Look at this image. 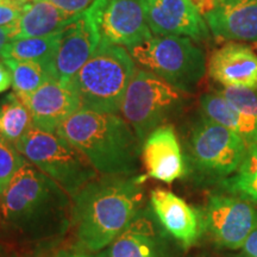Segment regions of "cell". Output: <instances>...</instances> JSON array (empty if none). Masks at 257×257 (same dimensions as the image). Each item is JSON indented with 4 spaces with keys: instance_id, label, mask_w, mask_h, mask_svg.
Wrapping results in <instances>:
<instances>
[{
    "instance_id": "cell-1",
    "label": "cell",
    "mask_w": 257,
    "mask_h": 257,
    "mask_svg": "<svg viewBox=\"0 0 257 257\" xmlns=\"http://www.w3.org/2000/svg\"><path fill=\"white\" fill-rule=\"evenodd\" d=\"M72 197L30 162L0 197L3 229L24 242L60 238L72 226Z\"/></svg>"
},
{
    "instance_id": "cell-2",
    "label": "cell",
    "mask_w": 257,
    "mask_h": 257,
    "mask_svg": "<svg viewBox=\"0 0 257 257\" xmlns=\"http://www.w3.org/2000/svg\"><path fill=\"white\" fill-rule=\"evenodd\" d=\"M144 176L92 180L72 198V226L79 248L99 252L110 245L143 208Z\"/></svg>"
},
{
    "instance_id": "cell-3",
    "label": "cell",
    "mask_w": 257,
    "mask_h": 257,
    "mask_svg": "<svg viewBox=\"0 0 257 257\" xmlns=\"http://www.w3.org/2000/svg\"><path fill=\"white\" fill-rule=\"evenodd\" d=\"M57 133L88 160L99 175L135 176L140 170L142 143L120 115L80 108Z\"/></svg>"
},
{
    "instance_id": "cell-4",
    "label": "cell",
    "mask_w": 257,
    "mask_h": 257,
    "mask_svg": "<svg viewBox=\"0 0 257 257\" xmlns=\"http://www.w3.org/2000/svg\"><path fill=\"white\" fill-rule=\"evenodd\" d=\"M136 69V62L126 48L99 44L91 59L72 79L81 100V108L104 113L120 112Z\"/></svg>"
},
{
    "instance_id": "cell-5",
    "label": "cell",
    "mask_w": 257,
    "mask_h": 257,
    "mask_svg": "<svg viewBox=\"0 0 257 257\" xmlns=\"http://www.w3.org/2000/svg\"><path fill=\"white\" fill-rule=\"evenodd\" d=\"M24 159L59 184L70 197L99 176L81 153L55 131L32 126L16 144Z\"/></svg>"
},
{
    "instance_id": "cell-6",
    "label": "cell",
    "mask_w": 257,
    "mask_h": 257,
    "mask_svg": "<svg viewBox=\"0 0 257 257\" xmlns=\"http://www.w3.org/2000/svg\"><path fill=\"white\" fill-rule=\"evenodd\" d=\"M140 68L187 93L206 73L204 51L188 37L156 36L127 48Z\"/></svg>"
},
{
    "instance_id": "cell-7",
    "label": "cell",
    "mask_w": 257,
    "mask_h": 257,
    "mask_svg": "<svg viewBox=\"0 0 257 257\" xmlns=\"http://www.w3.org/2000/svg\"><path fill=\"white\" fill-rule=\"evenodd\" d=\"M185 94L155 74L137 68L121 102V117L143 143L148 135L181 108Z\"/></svg>"
},
{
    "instance_id": "cell-8",
    "label": "cell",
    "mask_w": 257,
    "mask_h": 257,
    "mask_svg": "<svg viewBox=\"0 0 257 257\" xmlns=\"http://www.w3.org/2000/svg\"><path fill=\"white\" fill-rule=\"evenodd\" d=\"M248 150L243 138L204 114L189 137V153L199 172L217 178L234 174Z\"/></svg>"
},
{
    "instance_id": "cell-9",
    "label": "cell",
    "mask_w": 257,
    "mask_h": 257,
    "mask_svg": "<svg viewBox=\"0 0 257 257\" xmlns=\"http://www.w3.org/2000/svg\"><path fill=\"white\" fill-rule=\"evenodd\" d=\"M87 10L100 34V43L131 48L153 37L144 0H94Z\"/></svg>"
},
{
    "instance_id": "cell-10",
    "label": "cell",
    "mask_w": 257,
    "mask_h": 257,
    "mask_svg": "<svg viewBox=\"0 0 257 257\" xmlns=\"http://www.w3.org/2000/svg\"><path fill=\"white\" fill-rule=\"evenodd\" d=\"M202 213L205 231L218 245L226 249H242L257 229L256 207L236 195H212Z\"/></svg>"
},
{
    "instance_id": "cell-11",
    "label": "cell",
    "mask_w": 257,
    "mask_h": 257,
    "mask_svg": "<svg viewBox=\"0 0 257 257\" xmlns=\"http://www.w3.org/2000/svg\"><path fill=\"white\" fill-rule=\"evenodd\" d=\"M195 5L214 37L257 42V0H200Z\"/></svg>"
},
{
    "instance_id": "cell-12",
    "label": "cell",
    "mask_w": 257,
    "mask_h": 257,
    "mask_svg": "<svg viewBox=\"0 0 257 257\" xmlns=\"http://www.w3.org/2000/svg\"><path fill=\"white\" fill-rule=\"evenodd\" d=\"M146 17L153 35L184 36L194 42L210 38V29L192 0H144Z\"/></svg>"
},
{
    "instance_id": "cell-13",
    "label": "cell",
    "mask_w": 257,
    "mask_h": 257,
    "mask_svg": "<svg viewBox=\"0 0 257 257\" xmlns=\"http://www.w3.org/2000/svg\"><path fill=\"white\" fill-rule=\"evenodd\" d=\"M100 34L88 10L62 31L53 63V79L70 82L100 44Z\"/></svg>"
},
{
    "instance_id": "cell-14",
    "label": "cell",
    "mask_w": 257,
    "mask_h": 257,
    "mask_svg": "<svg viewBox=\"0 0 257 257\" xmlns=\"http://www.w3.org/2000/svg\"><path fill=\"white\" fill-rule=\"evenodd\" d=\"M150 207L162 229L184 248L194 245L205 231L204 213L170 191L154 189Z\"/></svg>"
},
{
    "instance_id": "cell-15",
    "label": "cell",
    "mask_w": 257,
    "mask_h": 257,
    "mask_svg": "<svg viewBox=\"0 0 257 257\" xmlns=\"http://www.w3.org/2000/svg\"><path fill=\"white\" fill-rule=\"evenodd\" d=\"M23 102L31 113L35 127L55 133L64 121L81 108V100L73 82L49 80Z\"/></svg>"
},
{
    "instance_id": "cell-16",
    "label": "cell",
    "mask_w": 257,
    "mask_h": 257,
    "mask_svg": "<svg viewBox=\"0 0 257 257\" xmlns=\"http://www.w3.org/2000/svg\"><path fill=\"white\" fill-rule=\"evenodd\" d=\"M141 160L147 175L157 181L172 184L185 176L187 168L173 125H161L148 135L142 143Z\"/></svg>"
},
{
    "instance_id": "cell-17",
    "label": "cell",
    "mask_w": 257,
    "mask_h": 257,
    "mask_svg": "<svg viewBox=\"0 0 257 257\" xmlns=\"http://www.w3.org/2000/svg\"><path fill=\"white\" fill-rule=\"evenodd\" d=\"M153 211L142 208L126 229L95 257H169Z\"/></svg>"
},
{
    "instance_id": "cell-18",
    "label": "cell",
    "mask_w": 257,
    "mask_h": 257,
    "mask_svg": "<svg viewBox=\"0 0 257 257\" xmlns=\"http://www.w3.org/2000/svg\"><path fill=\"white\" fill-rule=\"evenodd\" d=\"M208 75L225 87L257 88V54L246 44L229 42L212 51Z\"/></svg>"
},
{
    "instance_id": "cell-19",
    "label": "cell",
    "mask_w": 257,
    "mask_h": 257,
    "mask_svg": "<svg viewBox=\"0 0 257 257\" xmlns=\"http://www.w3.org/2000/svg\"><path fill=\"white\" fill-rule=\"evenodd\" d=\"M81 15L67 14L46 0L28 3L17 23L14 40L44 37L57 34L74 23Z\"/></svg>"
},
{
    "instance_id": "cell-20",
    "label": "cell",
    "mask_w": 257,
    "mask_h": 257,
    "mask_svg": "<svg viewBox=\"0 0 257 257\" xmlns=\"http://www.w3.org/2000/svg\"><path fill=\"white\" fill-rule=\"evenodd\" d=\"M200 107L205 117L233 131L243 138L248 147L257 143L256 118L239 111L218 92L201 95Z\"/></svg>"
},
{
    "instance_id": "cell-21",
    "label": "cell",
    "mask_w": 257,
    "mask_h": 257,
    "mask_svg": "<svg viewBox=\"0 0 257 257\" xmlns=\"http://www.w3.org/2000/svg\"><path fill=\"white\" fill-rule=\"evenodd\" d=\"M61 36H62V31L44 37L14 40L6 44L0 59L53 63L56 51L59 49Z\"/></svg>"
},
{
    "instance_id": "cell-22",
    "label": "cell",
    "mask_w": 257,
    "mask_h": 257,
    "mask_svg": "<svg viewBox=\"0 0 257 257\" xmlns=\"http://www.w3.org/2000/svg\"><path fill=\"white\" fill-rule=\"evenodd\" d=\"M32 126L28 106L15 92L9 93L0 101V136L16 146Z\"/></svg>"
},
{
    "instance_id": "cell-23",
    "label": "cell",
    "mask_w": 257,
    "mask_h": 257,
    "mask_svg": "<svg viewBox=\"0 0 257 257\" xmlns=\"http://www.w3.org/2000/svg\"><path fill=\"white\" fill-rule=\"evenodd\" d=\"M12 75V88L22 100L53 79L51 63L5 59Z\"/></svg>"
},
{
    "instance_id": "cell-24",
    "label": "cell",
    "mask_w": 257,
    "mask_h": 257,
    "mask_svg": "<svg viewBox=\"0 0 257 257\" xmlns=\"http://www.w3.org/2000/svg\"><path fill=\"white\" fill-rule=\"evenodd\" d=\"M223 186L232 195L257 205V143L248 147L239 168L223 180Z\"/></svg>"
},
{
    "instance_id": "cell-25",
    "label": "cell",
    "mask_w": 257,
    "mask_h": 257,
    "mask_svg": "<svg viewBox=\"0 0 257 257\" xmlns=\"http://www.w3.org/2000/svg\"><path fill=\"white\" fill-rule=\"evenodd\" d=\"M25 161L15 144L0 136V197L8 189Z\"/></svg>"
},
{
    "instance_id": "cell-26",
    "label": "cell",
    "mask_w": 257,
    "mask_h": 257,
    "mask_svg": "<svg viewBox=\"0 0 257 257\" xmlns=\"http://www.w3.org/2000/svg\"><path fill=\"white\" fill-rule=\"evenodd\" d=\"M231 105L257 119V88L225 87L217 91Z\"/></svg>"
},
{
    "instance_id": "cell-27",
    "label": "cell",
    "mask_w": 257,
    "mask_h": 257,
    "mask_svg": "<svg viewBox=\"0 0 257 257\" xmlns=\"http://www.w3.org/2000/svg\"><path fill=\"white\" fill-rule=\"evenodd\" d=\"M27 4V0H3L0 3V27L17 24Z\"/></svg>"
},
{
    "instance_id": "cell-28",
    "label": "cell",
    "mask_w": 257,
    "mask_h": 257,
    "mask_svg": "<svg viewBox=\"0 0 257 257\" xmlns=\"http://www.w3.org/2000/svg\"><path fill=\"white\" fill-rule=\"evenodd\" d=\"M28 3L36 2V0H27ZM50 4L55 5L62 11L70 15H79L85 12L89 6L93 4L94 0H46Z\"/></svg>"
},
{
    "instance_id": "cell-29",
    "label": "cell",
    "mask_w": 257,
    "mask_h": 257,
    "mask_svg": "<svg viewBox=\"0 0 257 257\" xmlns=\"http://www.w3.org/2000/svg\"><path fill=\"white\" fill-rule=\"evenodd\" d=\"M243 257H257V229L250 234L242 248Z\"/></svg>"
},
{
    "instance_id": "cell-30",
    "label": "cell",
    "mask_w": 257,
    "mask_h": 257,
    "mask_svg": "<svg viewBox=\"0 0 257 257\" xmlns=\"http://www.w3.org/2000/svg\"><path fill=\"white\" fill-rule=\"evenodd\" d=\"M16 30H17V24L11 25V27H0V55L6 44L14 41Z\"/></svg>"
},
{
    "instance_id": "cell-31",
    "label": "cell",
    "mask_w": 257,
    "mask_h": 257,
    "mask_svg": "<svg viewBox=\"0 0 257 257\" xmlns=\"http://www.w3.org/2000/svg\"><path fill=\"white\" fill-rule=\"evenodd\" d=\"M10 86H12V75L4 60L0 59V93L5 92Z\"/></svg>"
},
{
    "instance_id": "cell-32",
    "label": "cell",
    "mask_w": 257,
    "mask_h": 257,
    "mask_svg": "<svg viewBox=\"0 0 257 257\" xmlns=\"http://www.w3.org/2000/svg\"><path fill=\"white\" fill-rule=\"evenodd\" d=\"M54 257H93L89 255L88 251L81 248H68V249H61L57 251ZM95 257V256H94Z\"/></svg>"
},
{
    "instance_id": "cell-33",
    "label": "cell",
    "mask_w": 257,
    "mask_h": 257,
    "mask_svg": "<svg viewBox=\"0 0 257 257\" xmlns=\"http://www.w3.org/2000/svg\"><path fill=\"white\" fill-rule=\"evenodd\" d=\"M0 257H21L18 252L12 246L6 245L5 243L0 242Z\"/></svg>"
},
{
    "instance_id": "cell-34",
    "label": "cell",
    "mask_w": 257,
    "mask_h": 257,
    "mask_svg": "<svg viewBox=\"0 0 257 257\" xmlns=\"http://www.w3.org/2000/svg\"><path fill=\"white\" fill-rule=\"evenodd\" d=\"M2 230H3V225H2V217H0V233H2Z\"/></svg>"
},
{
    "instance_id": "cell-35",
    "label": "cell",
    "mask_w": 257,
    "mask_h": 257,
    "mask_svg": "<svg viewBox=\"0 0 257 257\" xmlns=\"http://www.w3.org/2000/svg\"><path fill=\"white\" fill-rule=\"evenodd\" d=\"M192 2L194 3V4H197V3H198V2H200V0H192Z\"/></svg>"
},
{
    "instance_id": "cell-36",
    "label": "cell",
    "mask_w": 257,
    "mask_h": 257,
    "mask_svg": "<svg viewBox=\"0 0 257 257\" xmlns=\"http://www.w3.org/2000/svg\"><path fill=\"white\" fill-rule=\"evenodd\" d=\"M3 2V0H0V3H2Z\"/></svg>"
}]
</instances>
